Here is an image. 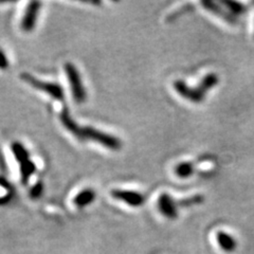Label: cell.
Here are the masks:
<instances>
[{
    "label": "cell",
    "mask_w": 254,
    "mask_h": 254,
    "mask_svg": "<svg viewBox=\"0 0 254 254\" xmlns=\"http://www.w3.org/2000/svg\"><path fill=\"white\" fill-rule=\"evenodd\" d=\"M86 139L97 142L111 150H119L122 148V142L120 139H118L113 134L95 129L91 126L82 127V140Z\"/></svg>",
    "instance_id": "1"
},
{
    "label": "cell",
    "mask_w": 254,
    "mask_h": 254,
    "mask_svg": "<svg viewBox=\"0 0 254 254\" xmlns=\"http://www.w3.org/2000/svg\"><path fill=\"white\" fill-rule=\"evenodd\" d=\"M65 72L67 74V77L69 79L71 91H72L73 99L76 103H84L87 99L86 89L83 86V82L81 75L77 68L73 65L72 63H66L65 64Z\"/></svg>",
    "instance_id": "2"
},
{
    "label": "cell",
    "mask_w": 254,
    "mask_h": 254,
    "mask_svg": "<svg viewBox=\"0 0 254 254\" xmlns=\"http://www.w3.org/2000/svg\"><path fill=\"white\" fill-rule=\"evenodd\" d=\"M20 77H21V79H23V81L30 84L32 87H34V88H36L38 90L48 93L50 97H52L55 100L63 101L64 99H65V92H64L63 87L59 84L39 81V79H37L34 76H32L29 73H22Z\"/></svg>",
    "instance_id": "3"
},
{
    "label": "cell",
    "mask_w": 254,
    "mask_h": 254,
    "mask_svg": "<svg viewBox=\"0 0 254 254\" xmlns=\"http://www.w3.org/2000/svg\"><path fill=\"white\" fill-rule=\"evenodd\" d=\"M174 89L176 90V92L181 95L182 98H185L193 103H201L205 99V92L201 88L200 86L196 87V88H192L190 87L185 81L182 79H177L175 81L174 84Z\"/></svg>",
    "instance_id": "4"
},
{
    "label": "cell",
    "mask_w": 254,
    "mask_h": 254,
    "mask_svg": "<svg viewBox=\"0 0 254 254\" xmlns=\"http://www.w3.org/2000/svg\"><path fill=\"white\" fill-rule=\"evenodd\" d=\"M158 209L163 216L170 219H175L178 216V204L177 200L169 195L163 193L158 198Z\"/></svg>",
    "instance_id": "5"
},
{
    "label": "cell",
    "mask_w": 254,
    "mask_h": 254,
    "mask_svg": "<svg viewBox=\"0 0 254 254\" xmlns=\"http://www.w3.org/2000/svg\"><path fill=\"white\" fill-rule=\"evenodd\" d=\"M111 196L131 206H141L145 202V197L139 192H134V190H111Z\"/></svg>",
    "instance_id": "6"
},
{
    "label": "cell",
    "mask_w": 254,
    "mask_h": 254,
    "mask_svg": "<svg viewBox=\"0 0 254 254\" xmlns=\"http://www.w3.org/2000/svg\"><path fill=\"white\" fill-rule=\"evenodd\" d=\"M41 5L42 3L39 1H32L28 4L25 15H23V18L21 20V29L23 31L31 32L35 29Z\"/></svg>",
    "instance_id": "7"
},
{
    "label": "cell",
    "mask_w": 254,
    "mask_h": 254,
    "mask_svg": "<svg viewBox=\"0 0 254 254\" xmlns=\"http://www.w3.org/2000/svg\"><path fill=\"white\" fill-rule=\"evenodd\" d=\"M61 122L64 126H65V128L68 131L74 134V137L82 140V127H79L73 119L71 118L70 113H69V108H67V107L63 108L62 113H61Z\"/></svg>",
    "instance_id": "8"
},
{
    "label": "cell",
    "mask_w": 254,
    "mask_h": 254,
    "mask_svg": "<svg viewBox=\"0 0 254 254\" xmlns=\"http://www.w3.org/2000/svg\"><path fill=\"white\" fill-rule=\"evenodd\" d=\"M201 4L205 7L206 10L212 12L213 14L219 16V17L225 19L227 22H230V23L236 22V18L234 17V16L232 14H230L229 12L225 11L217 2L211 1V0H203V1H201Z\"/></svg>",
    "instance_id": "9"
},
{
    "label": "cell",
    "mask_w": 254,
    "mask_h": 254,
    "mask_svg": "<svg viewBox=\"0 0 254 254\" xmlns=\"http://www.w3.org/2000/svg\"><path fill=\"white\" fill-rule=\"evenodd\" d=\"M216 241L219 247L226 252H233L237 248V242L235 238L227 232L219 231L216 234Z\"/></svg>",
    "instance_id": "10"
},
{
    "label": "cell",
    "mask_w": 254,
    "mask_h": 254,
    "mask_svg": "<svg viewBox=\"0 0 254 254\" xmlns=\"http://www.w3.org/2000/svg\"><path fill=\"white\" fill-rule=\"evenodd\" d=\"M94 199H95L94 190L91 189H86L76 195L73 202L76 206H78V208H84V206L90 204Z\"/></svg>",
    "instance_id": "11"
},
{
    "label": "cell",
    "mask_w": 254,
    "mask_h": 254,
    "mask_svg": "<svg viewBox=\"0 0 254 254\" xmlns=\"http://www.w3.org/2000/svg\"><path fill=\"white\" fill-rule=\"evenodd\" d=\"M12 152L16 160L20 164L30 160V154L28 152V149L23 146L20 142H13Z\"/></svg>",
    "instance_id": "12"
},
{
    "label": "cell",
    "mask_w": 254,
    "mask_h": 254,
    "mask_svg": "<svg viewBox=\"0 0 254 254\" xmlns=\"http://www.w3.org/2000/svg\"><path fill=\"white\" fill-rule=\"evenodd\" d=\"M36 171V165L33 161L28 160L20 164V174H21V182L22 185H27L31 176Z\"/></svg>",
    "instance_id": "13"
},
{
    "label": "cell",
    "mask_w": 254,
    "mask_h": 254,
    "mask_svg": "<svg viewBox=\"0 0 254 254\" xmlns=\"http://www.w3.org/2000/svg\"><path fill=\"white\" fill-rule=\"evenodd\" d=\"M194 171H195V168L192 162H181L178 165H176V168H175V174H176L179 178H182V179H186L192 176L194 174Z\"/></svg>",
    "instance_id": "14"
},
{
    "label": "cell",
    "mask_w": 254,
    "mask_h": 254,
    "mask_svg": "<svg viewBox=\"0 0 254 254\" xmlns=\"http://www.w3.org/2000/svg\"><path fill=\"white\" fill-rule=\"evenodd\" d=\"M218 82H219V77L216 73H209L202 78V81L200 82L199 86L203 89V91L206 93L209 90L213 89L214 87H215L218 84Z\"/></svg>",
    "instance_id": "15"
},
{
    "label": "cell",
    "mask_w": 254,
    "mask_h": 254,
    "mask_svg": "<svg viewBox=\"0 0 254 254\" xmlns=\"http://www.w3.org/2000/svg\"><path fill=\"white\" fill-rule=\"evenodd\" d=\"M220 2L224 5H226L228 7V10L232 14L241 15V14L245 13V11H246L245 5L241 2L233 1V0H221Z\"/></svg>",
    "instance_id": "16"
},
{
    "label": "cell",
    "mask_w": 254,
    "mask_h": 254,
    "mask_svg": "<svg viewBox=\"0 0 254 254\" xmlns=\"http://www.w3.org/2000/svg\"><path fill=\"white\" fill-rule=\"evenodd\" d=\"M204 200V197L202 195H195L193 197L187 198V199H182L177 201L178 208L179 206H190V205H195V204H200Z\"/></svg>",
    "instance_id": "17"
},
{
    "label": "cell",
    "mask_w": 254,
    "mask_h": 254,
    "mask_svg": "<svg viewBox=\"0 0 254 254\" xmlns=\"http://www.w3.org/2000/svg\"><path fill=\"white\" fill-rule=\"evenodd\" d=\"M43 192H44L43 182H37V184L35 186H33V188L31 189L30 196H31L32 199H37V198H39L43 195Z\"/></svg>",
    "instance_id": "18"
},
{
    "label": "cell",
    "mask_w": 254,
    "mask_h": 254,
    "mask_svg": "<svg viewBox=\"0 0 254 254\" xmlns=\"http://www.w3.org/2000/svg\"><path fill=\"white\" fill-rule=\"evenodd\" d=\"M10 66V63L7 61L5 53L0 49V70H6Z\"/></svg>",
    "instance_id": "19"
},
{
    "label": "cell",
    "mask_w": 254,
    "mask_h": 254,
    "mask_svg": "<svg viewBox=\"0 0 254 254\" xmlns=\"http://www.w3.org/2000/svg\"><path fill=\"white\" fill-rule=\"evenodd\" d=\"M0 185H1L3 188H5L6 190H11V185L3 178H0Z\"/></svg>",
    "instance_id": "20"
},
{
    "label": "cell",
    "mask_w": 254,
    "mask_h": 254,
    "mask_svg": "<svg viewBox=\"0 0 254 254\" xmlns=\"http://www.w3.org/2000/svg\"><path fill=\"white\" fill-rule=\"evenodd\" d=\"M9 200H10V196L1 197V198H0V204H4V203H6Z\"/></svg>",
    "instance_id": "21"
}]
</instances>
